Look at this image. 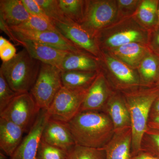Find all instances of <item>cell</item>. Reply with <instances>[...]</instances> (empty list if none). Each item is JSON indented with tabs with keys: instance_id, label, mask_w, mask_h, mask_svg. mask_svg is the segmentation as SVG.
<instances>
[{
	"instance_id": "obj_3",
	"label": "cell",
	"mask_w": 159,
	"mask_h": 159,
	"mask_svg": "<svg viewBox=\"0 0 159 159\" xmlns=\"http://www.w3.org/2000/svg\"><path fill=\"white\" fill-rule=\"evenodd\" d=\"M41 64L24 48L11 60L2 63L0 73L16 93H29L37 79Z\"/></svg>"
},
{
	"instance_id": "obj_7",
	"label": "cell",
	"mask_w": 159,
	"mask_h": 159,
	"mask_svg": "<svg viewBox=\"0 0 159 159\" xmlns=\"http://www.w3.org/2000/svg\"><path fill=\"white\" fill-rule=\"evenodd\" d=\"M116 8L111 2H86L85 16L80 25L93 37L114 19Z\"/></svg>"
},
{
	"instance_id": "obj_1",
	"label": "cell",
	"mask_w": 159,
	"mask_h": 159,
	"mask_svg": "<svg viewBox=\"0 0 159 159\" xmlns=\"http://www.w3.org/2000/svg\"><path fill=\"white\" fill-rule=\"evenodd\" d=\"M66 123L76 144L86 147L104 148L115 134L110 118L102 111H80Z\"/></svg>"
},
{
	"instance_id": "obj_35",
	"label": "cell",
	"mask_w": 159,
	"mask_h": 159,
	"mask_svg": "<svg viewBox=\"0 0 159 159\" xmlns=\"http://www.w3.org/2000/svg\"><path fill=\"white\" fill-rule=\"evenodd\" d=\"M148 127L159 130V115L149 117L148 121Z\"/></svg>"
},
{
	"instance_id": "obj_13",
	"label": "cell",
	"mask_w": 159,
	"mask_h": 159,
	"mask_svg": "<svg viewBox=\"0 0 159 159\" xmlns=\"http://www.w3.org/2000/svg\"><path fill=\"white\" fill-rule=\"evenodd\" d=\"M102 111L110 118L115 133L131 128L130 114L123 96H111Z\"/></svg>"
},
{
	"instance_id": "obj_14",
	"label": "cell",
	"mask_w": 159,
	"mask_h": 159,
	"mask_svg": "<svg viewBox=\"0 0 159 159\" xmlns=\"http://www.w3.org/2000/svg\"><path fill=\"white\" fill-rule=\"evenodd\" d=\"M110 96L105 78L98 75L88 90L80 111H102Z\"/></svg>"
},
{
	"instance_id": "obj_18",
	"label": "cell",
	"mask_w": 159,
	"mask_h": 159,
	"mask_svg": "<svg viewBox=\"0 0 159 159\" xmlns=\"http://www.w3.org/2000/svg\"><path fill=\"white\" fill-rule=\"evenodd\" d=\"M106 60L121 88H129L139 85V78L125 64L111 57H107Z\"/></svg>"
},
{
	"instance_id": "obj_40",
	"label": "cell",
	"mask_w": 159,
	"mask_h": 159,
	"mask_svg": "<svg viewBox=\"0 0 159 159\" xmlns=\"http://www.w3.org/2000/svg\"><path fill=\"white\" fill-rule=\"evenodd\" d=\"M157 25L159 26V4L158 5V7L157 23Z\"/></svg>"
},
{
	"instance_id": "obj_27",
	"label": "cell",
	"mask_w": 159,
	"mask_h": 159,
	"mask_svg": "<svg viewBox=\"0 0 159 159\" xmlns=\"http://www.w3.org/2000/svg\"><path fill=\"white\" fill-rule=\"evenodd\" d=\"M16 27L33 31H58L51 20L34 16H31L27 21Z\"/></svg>"
},
{
	"instance_id": "obj_32",
	"label": "cell",
	"mask_w": 159,
	"mask_h": 159,
	"mask_svg": "<svg viewBox=\"0 0 159 159\" xmlns=\"http://www.w3.org/2000/svg\"><path fill=\"white\" fill-rule=\"evenodd\" d=\"M16 49L9 41L0 37V57L2 62L11 60L17 54Z\"/></svg>"
},
{
	"instance_id": "obj_15",
	"label": "cell",
	"mask_w": 159,
	"mask_h": 159,
	"mask_svg": "<svg viewBox=\"0 0 159 159\" xmlns=\"http://www.w3.org/2000/svg\"><path fill=\"white\" fill-rule=\"evenodd\" d=\"M25 131L15 123L0 118V148L11 157L24 138Z\"/></svg>"
},
{
	"instance_id": "obj_30",
	"label": "cell",
	"mask_w": 159,
	"mask_h": 159,
	"mask_svg": "<svg viewBox=\"0 0 159 159\" xmlns=\"http://www.w3.org/2000/svg\"><path fill=\"white\" fill-rule=\"evenodd\" d=\"M68 151L42 141L40 144L37 159H66Z\"/></svg>"
},
{
	"instance_id": "obj_20",
	"label": "cell",
	"mask_w": 159,
	"mask_h": 159,
	"mask_svg": "<svg viewBox=\"0 0 159 159\" xmlns=\"http://www.w3.org/2000/svg\"><path fill=\"white\" fill-rule=\"evenodd\" d=\"M98 65L95 60L83 53H70L63 61L61 71H96Z\"/></svg>"
},
{
	"instance_id": "obj_10",
	"label": "cell",
	"mask_w": 159,
	"mask_h": 159,
	"mask_svg": "<svg viewBox=\"0 0 159 159\" xmlns=\"http://www.w3.org/2000/svg\"><path fill=\"white\" fill-rule=\"evenodd\" d=\"M55 28L64 37L79 49H82L94 56H98L99 48L96 39L79 24L53 21Z\"/></svg>"
},
{
	"instance_id": "obj_26",
	"label": "cell",
	"mask_w": 159,
	"mask_h": 159,
	"mask_svg": "<svg viewBox=\"0 0 159 159\" xmlns=\"http://www.w3.org/2000/svg\"><path fill=\"white\" fill-rule=\"evenodd\" d=\"M159 2L155 0L143 1L139 7L138 16L142 23L148 26L157 23V11Z\"/></svg>"
},
{
	"instance_id": "obj_4",
	"label": "cell",
	"mask_w": 159,
	"mask_h": 159,
	"mask_svg": "<svg viewBox=\"0 0 159 159\" xmlns=\"http://www.w3.org/2000/svg\"><path fill=\"white\" fill-rule=\"evenodd\" d=\"M61 71L57 67L41 63L39 74L29 93L41 109H48L63 86Z\"/></svg>"
},
{
	"instance_id": "obj_37",
	"label": "cell",
	"mask_w": 159,
	"mask_h": 159,
	"mask_svg": "<svg viewBox=\"0 0 159 159\" xmlns=\"http://www.w3.org/2000/svg\"><path fill=\"white\" fill-rule=\"evenodd\" d=\"M136 1L133 0H120L119 1L120 6L123 7H129L133 5V4Z\"/></svg>"
},
{
	"instance_id": "obj_31",
	"label": "cell",
	"mask_w": 159,
	"mask_h": 159,
	"mask_svg": "<svg viewBox=\"0 0 159 159\" xmlns=\"http://www.w3.org/2000/svg\"><path fill=\"white\" fill-rule=\"evenodd\" d=\"M17 94L12 90L2 74L0 73V112L6 108Z\"/></svg>"
},
{
	"instance_id": "obj_29",
	"label": "cell",
	"mask_w": 159,
	"mask_h": 159,
	"mask_svg": "<svg viewBox=\"0 0 159 159\" xmlns=\"http://www.w3.org/2000/svg\"><path fill=\"white\" fill-rule=\"evenodd\" d=\"M141 149L159 158V130L148 127L142 138Z\"/></svg>"
},
{
	"instance_id": "obj_33",
	"label": "cell",
	"mask_w": 159,
	"mask_h": 159,
	"mask_svg": "<svg viewBox=\"0 0 159 159\" xmlns=\"http://www.w3.org/2000/svg\"><path fill=\"white\" fill-rule=\"evenodd\" d=\"M21 1L27 11L31 16H39L50 20L42 8L35 2V0H21Z\"/></svg>"
},
{
	"instance_id": "obj_34",
	"label": "cell",
	"mask_w": 159,
	"mask_h": 159,
	"mask_svg": "<svg viewBox=\"0 0 159 159\" xmlns=\"http://www.w3.org/2000/svg\"><path fill=\"white\" fill-rule=\"evenodd\" d=\"M131 159H159V158L141 149L139 152L132 155Z\"/></svg>"
},
{
	"instance_id": "obj_17",
	"label": "cell",
	"mask_w": 159,
	"mask_h": 159,
	"mask_svg": "<svg viewBox=\"0 0 159 159\" xmlns=\"http://www.w3.org/2000/svg\"><path fill=\"white\" fill-rule=\"evenodd\" d=\"M31 16L21 0L0 1V17L9 27L19 26Z\"/></svg>"
},
{
	"instance_id": "obj_23",
	"label": "cell",
	"mask_w": 159,
	"mask_h": 159,
	"mask_svg": "<svg viewBox=\"0 0 159 159\" xmlns=\"http://www.w3.org/2000/svg\"><path fill=\"white\" fill-rule=\"evenodd\" d=\"M140 73L143 81L147 85L159 84V59L149 54L145 57L140 65Z\"/></svg>"
},
{
	"instance_id": "obj_8",
	"label": "cell",
	"mask_w": 159,
	"mask_h": 159,
	"mask_svg": "<svg viewBox=\"0 0 159 159\" xmlns=\"http://www.w3.org/2000/svg\"><path fill=\"white\" fill-rule=\"evenodd\" d=\"M49 118L47 109H41L31 129L24 137L11 159H37L43 131Z\"/></svg>"
},
{
	"instance_id": "obj_21",
	"label": "cell",
	"mask_w": 159,
	"mask_h": 159,
	"mask_svg": "<svg viewBox=\"0 0 159 159\" xmlns=\"http://www.w3.org/2000/svg\"><path fill=\"white\" fill-rule=\"evenodd\" d=\"M115 55L129 65L134 67L142 62L146 51L144 47L137 43H132L117 48Z\"/></svg>"
},
{
	"instance_id": "obj_12",
	"label": "cell",
	"mask_w": 159,
	"mask_h": 159,
	"mask_svg": "<svg viewBox=\"0 0 159 159\" xmlns=\"http://www.w3.org/2000/svg\"><path fill=\"white\" fill-rule=\"evenodd\" d=\"M42 141L67 151L76 144L66 123L50 118L43 131Z\"/></svg>"
},
{
	"instance_id": "obj_22",
	"label": "cell",
	"mask_w": 159,
	"mask_h": 159,
	"mask_svg": "<svg viewBox=\"0 0 159 159\" xmlns=\"http://www.w3.org/2000/svg\"><path fill=\"white\" fill-rule=\"evenodd\" d=\"M63 14L73 22L81 25L85 16L86 2L80 0H58Z\"/></svg>"
},
{
	"instance_id": "obj_9",
	"label": "cell",
	"mask_w": 159,
	"mask_h": 159,
	"mask_svg": "<svg viewBox=\"0 0 159 159\" xmlns=\"http://www.w3.org/2000/svg\"><path fill=\"white\" fill-rule=\"evenodd\" d=\"M16 36L34 41L54 48L73 53H83L80 49L58 31H37L20 29L16 27H10Z\"/></svg>"
},
{
	"instance_id": "obj_28",
	"label": "cell",
	"mask_w": 159,
	"mask_h": 159,
	"mask_svg": "<svg viewBox=\"0 0 159 159\" xmlns=\"http://www.w3.org/2000/svg\"><path fill=\"white\" fill-rule=\"evenodd\" d=\"M41 6L48 17L53 21L73 22L63 14L58 5V0H35Z\"/></svg>"
},
{
	"instance_id": "obj_24",
	"label": "cell",
	"mask_w": 159,
	"mask_h": 159,
	"mask_svg": "<svg viewBox=\"0 0 159 159\" xmlns=\"http://www.w3.org/2000/svg\"><path fill=\"white\" fill-rule=\"evenodd\" d=\"M144 39L142 33L139 31L129 29L115 33L106 39L107 45L116 48L132 43L142 41Z\"/></svg>"
},
{
	"instance_id": "obj_11",
	"label": "cell",
	"mask_w": 159,
	"mask_h": 159,
	"mask_svg": "<svg viewBox=\"0 0 159 159\" xmlns=\"http://www.w3.org/2000/svg\"><path fill=\"white\" fill-rule=\"evenodd\" d=\"M13 34L14 43L24 47L31 57L41 63L57 67L60 70L65 57L70 53Z\"/></svg>"
},
{
	"instance_id": "obj_36",
	"label": "cell",
	"mask_w": 159,
	"mask_h": 159,
	"mask_svg": "<svg viewBox=\"0 0 159 159\" xmlns=\"http://www.w3.org/2000/svg\"><path fill=\"white\" fill-rule=\"evenodd\" d=\"M159 115V93L156 99L154 102L151 110L150 116H155Z\"/></svg>"
},
{
	"instance_id": "obj_16",
	"label": "cell",
	"mask_w": 159,
	"mask_h": 159,
	"mask_svg": "<svg viewBox=\"0 0 159 159\" xmlns=\"http://www.w3.org/2000/svg\"><path fill=\"white\" fill-rule=\"evenodd\" d=\"M131 128L115 133L104 147L106 159H131L132 157Z\"/></svg>"
},
{
	"instance_id": "obj_38",
	"label": "cell",
	"mask_w": 159,
	"mask_h": 159,
	"mask_svg": "<svg viewBox=\"0 0 159 159\" xmlns=\"http://www.w3.org/2000/svg\"><path fill=\"white\" fill-rule=\"evenodd\" d=\"M153 44L155 48L157 51V52L159 53V31H157L154 37Z\"/></svg>"
},
{
	"instance_id": "obj_25",
	"label": "cell",
	"mask_w": 159,
	"mask_h": 159,
	"mask_svg": "<svg viewBox=\"0 0 159 159\" xmlns=\"http://www.w3.org/2000/svg\"><path fill=\"white\" fill-rule=\"evenodd\" d=\"M66 159H106V153L104 148H90L76 144L68 151Z\"/></svg>"
},
{
	"instance_id": "obj_39",
	"label": "cell",
	"mask_w": 159,
	"mask_h": 159,
	"mask_svg": "<svg viewBox=\"0 0 159 159\" xmlns=\"http://www.w3.org/2000/svg\"><path fill=\"white\" fill-rule=\"evenodd\" d=\"M0 159H7L6 155H5L2 152H0Z\"/></svg>"
},
{
	"instance_id": "obj_2",
	"label": "cell",
	"mask_w": 159,
	"mask_h": 159,
	"mask_svg": "<svg viewBox=\"0 0 159 159\" xmlns=\"http://www.w3.org/2000/svg\"><path fill=\"white\" fill-rule=\"evenodd\" d=\"M159 93V86L149 89L124 92L123 97L131 119L132 155L141 150L144 134L148 128L151 110Z\"/></svg>"
},
{
	"instance_id": "obj_19",
	"label": "cell",
	"mask_w": 159,
	"mask_h": 159,
	"mask_svg": "<svg viewBox=\"0 0 159 159\" xmlns=\"http://www.w3.org/2000/svg\"><path fill=\"white\" fill-rule=\"evenodd\" d=\"M96 71H61L63 86L75 89H88L97 76Z\"/></svg>"
},
{
	"instance_id": "obj_5",
	"label": "cell",
	"mask_w": 159,
	"mask_h": 159,
	"mask_svg": "<svg viewBox=\"0 0 159 159\" xmlns=\"http://www.w3.org/2000/svg\"><path fill=\"white\" fill-rule=\"evenodd\" d=\"M88 89L62 86L47 109L50 119L65 123L70 121L80 112Z\"/></svg>"
},
{
	"instance_id": "obj_6",
	"label": "cell",
	"mask_w": 159,
	"mask_h": 159,
	"mask_svg": "<svg viewBox=\"0 0 159 159\" xmlns=\"http://www.w3.org/2000/svg\"><path fill=\"white\" fill-rule=\"evenodd\" d=\"M41 109L30 93L17 94L6 108L0 112V118L11 121L28 133Z\"/></svg>"
}]
</instances>
